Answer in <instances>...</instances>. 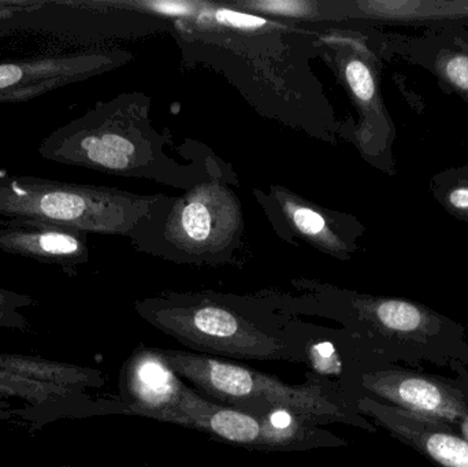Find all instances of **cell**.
<instances>
[{"mask_svg": "<svg viewBox=\"0 0 468 467\" xmlns=\"http://www.w3.org/2000/svg\"><path fill=\"white\" fill-rule=\"evenodd\" d=\"M285 314H313L340 324L382 364L423 362L468 376L466 328L420 302L374 296L332 285L307 284L297 298H278Z\"/></svg>", "mask_w": 468, "mask_h": 467, "instance_id": "obj_1", "label": "cell"}, {"mask_svg": "<svg viewBox=\"0 0 468 467\" xmlns=\"http://www.w3.org/2000/svg\"><path fill=\"white\" fill-rule=\"evenodd\" d=\"M136 312L192 353L305 365L300 320L275 296L169 292L137 302Z\"/></svg>", "mask_w": 468, "mask_h": 467, "instance_id": "obj_2", "label": "cell"}, {"mask_svg": "<svg viewBox=\"0 0 468 467\" xmlns=\"http://www.w3.org/2000/svg\"><path fill=\"white\" fill-rule=\"evenodd\" d=\"M158 353L195 391L219 405L258 417L288 410L319 425L344 424L368 433L378 430L359 414L354 399L324 378L307 375L305 383L292 386L252 367L205 354L169 348H158Z\"/></svg>", "mask_w": 468, "mask_h": 467, "instance_id": "obj_3", "label": "cell"}, {"mask_svg": "<svg viewBox=\"0 0 468 467\" xmlns=\"http://www.w3.org/2000/svg\"><path fill=\"white\" fill-rule=\"evenodd\" d=\"M161 196L112 186L63 183L0 172V217L46 221L79 232L132 236L162 210Z\"/></svg>", "mask_w": 468, "mask_h": 467, "instance_id": "obj_4", "label": "cell"}, {"mask_svg": "<svg viewBox=\"0 0 468 467\" xmlns=\"http://www.w3.org/2000/svg\"><path fill=\"white\" fill-rule=\"evenodd\" d=\"M147 101L121 95L55 129L41 142L46 161L125 177H147L158 164V136L148 122Z\"/></svg>", "mask_w": 468, "mask_h": 467, "instance_id": "obj_5", "label": "cell"}, {"mask_svg": "<svg viewBox=\"0 0 468 467\" xmlns=\"http://www.w3.org/2000/svg\"><path fill=\"white\" fill-rule=\"evenodd\" d=\"M351 399L370 398L459 433L468 419V376L444 377L418 367L381 364L357 370L343 384Z\"/></svg>", "mask_w": 468, "mask_h": 467, "instance_id": "obj_6", "label": "cell"}, {"mask_svg": "<svg viewBox=\"0 0 468 467\" xmlns=\"http://www.w3.org/2000/svg\"><path fill=\"white\" fill-rule=\"evenodd\" d=\"M242 230L239 200L216 181L200 184L175 200L161 224L169 255L191 263L224 262Z\"/></svg>", "mask_w": 468, "mask_h": 467, "instance_id": "obj_7", "label": "cell"}, {"mask_svg": "<svg viewBox=\"0 0 468 467\" xmlns=\"http://www.w3.org/2000/svg\"><path fill=\"white\" fill-rule=\"evenodd\" d=\"M112 51L51 52L0 62V104L22 103L117 68Z\"/></svg>", "mask_w": 468, "mask_h": 467, "instance_id": "obj_8", "label": "cell"}, {"mask_svg": "<svg viewBox=\"0 0 468 467\" xmlns=\"http://www.w3.org/2000/svg\"><path fill=\"white\" fill-rule=\"evenodd\" d=\"M186 383L158 353L137 345L120 376V399L128 416L147 417L172 424Z\"/></svg>", "mask_w": 468, "mask_h": 467, "instance_id": "obj_9", "label": "cell"}, {"mask_svg": "<svg viewBox=\"0 0 468 467\" xmlns=\"http://www.w3.org/2000/svg\"><path fill=\"white\" fill-rule=\"evenodd\" d=\"M368 52H346L343 74L346 87L360 112V147L379 169L395 175L393 143L396 128L379 90L376 63Z\"/></svg>", "mask_w": 468, "mask_h": 467, "instance_id": "obj_10", "label": "cell"}, {"mask_svg": "<svg viewBox=\"0 0 468 467\" xmlns=\"http://www.w3.org/2000/svg\"><path fill=\"white\" fill-rule=\"evenodd\" d=\"M357 411L377 428L411 447L434 465L468 467V441L452 428L422 419L370 398L355 399Z\"/></svg>", "mask_w": 468, "mask_h": 467, "instance_id": "obj_11", "label": "cell"}, {"mask_svg": "<svg viewBox=\"0 0 468 467\" xmlns=\"http://www.w3.org/2000/svg\"><path fill=\"white\" fill-rule=\"evenodd\" d=\"M0 251L76 276L90 258L87 233L37 219L0 217Z\"/></svg>", "mask_w": 468, "mask_h": 467, "instance_id": "obj_12", "label": "cell"}, {"mask_svg": "<svg viewBox=\"0 0 468 467\" xmlns=\"http://www.w3.org/2000/svg\"><path fill=\"white\" fill-rule=\"evenodd\" d=\"M388 48L410 65L429 71L447 92L468 104V29L442 27L420 35H392Z\"/></svg>", "mask_w": 468, "mask_h": 467, "instance_id": "obj_13", "label": "cell"}, {"mask_svg": "<svg viewBox=\"0 0 468 467\" xmlns=\"http://www.w3.org/2000/svg\"><path fill=\"white\" fill-rule=\"evenodd\" d=\"M172 424L207 433L230 446L267 452L266 436L258 416L213 402L186 384Z\"/></svg>", "mask_w": 468, "mask_h": 467, "instance_id": "obj_14", "label": "cell"}, {"mask_svg": "<svg viewBox=\"0 0 468 467\" xmlns=\"http://www.w3.org/2000/svg\"><path fill=\"white\" fill-rule=\"evenodd\" d=\"M346 14L360 21L396 27H468V0H362L348 5Z\"/></svg>", "mask_w": 468, "mask_h": 467, "instance_id": "obj_15", "label": "cell"}, {"mask_svg": "<svg viewBox=\"0 0 468 467\" xmlns=\"http://www.w3.org/2000/svg\"><path fill=\"white\" fill-rule=\"evenodd\" d=\"M275 199L280 205L281 216L304 240L340 260H348L356 251L357 240L365 230L356 219L341 214H326L321 208L281 192Z\"/></svg>", "mask_w": 468, "mask_h": 467, "instance_id": "obj_16", "label": "cell"}, {"mask_svg": "<svg viewBox=\"0 0 468 467\" xmlns=\"http://www.w3.org/2000/svg\"><path fill=\"white\" fill-rule=\"evenodd\" d=\"M434 200L453 218L468 222V173L461 166L437 173L431 178Z\"/></svg>", "mask_w": 468, "mask_h": 467, "instance_id": "obj_17", "label": "cell"}, {"mask_svg": "<svg viewBox=\"0 0 468 467\" xmlns=\"http://www.w3.org/2000/svg\"><path fill=\"white\" fill-rule=\"evenodd\" d=\"M47 0H0V33L41 30Z\"/></svg>", "mask_w": 468, "mask_h": 467, "instance_id": "obj_18", "label": "cell"}, {"mask_svg": "<svg viewBox=\"0 0 468 467\" xmlns=\"http://www.w3.org/2000/svg\"><path fill=\"white\" fill-rule=\"evenodd\" d=\"M13 402H21L22 405L30 409V425H32L33 430L43 428L40 408L32 399V397L27 395V392L0 380V421L14 419V417H19V419L27 421V411L22 408H14Z\"/></svg>", "mask_w": 468, "mask_h": 467, "instance_id": "obj_19", "label": "cell"}, {"mask_svg": "<svg viewBox=\"0 0 468 467\" xmlns=\"http://www.w3.org/2000/svg\"><path fill=\"white\" fill-rule=\"evenodd\" d=\"M37 302L25 293L0 288V328L14 329L27 334L32 332V325L27 320L22 310L35 306Z\"/></svg>", "mask_w": 468, "mask_h": 467, "instance_id": "obj_20", "label": "cell"}, {"mask_svg": "<svg viewBox=\"0 0 468 467\" xmlns=\"http://www.w3.org/2000/svg\"><path fill=\"white\" fill-rule=\"evenodd\" d=\"M239 5L261 11V13L277 14V16H311L315 5L310 2H296V0H263V2L239 3Z\"/></svg>", "mask_w": 468, "mask_h": 467, "instance_id": "obj_21", "label": "cell"}, {"mask_svg": "<svg viewBox=\"0 0 468 467\" xmlns=\"http://www.w3.org/2000/svg\"><path fill=\"white\" fill-rule=\"evenodd\" d=\"M211 18L217 24L227 25V27H236V29H258L267 24L266 19L250 14L239 13V11L229 10V8H216L210 11Z\"/></svg>", "mask_w": 468, "mask_h": 467, "instance_id": "obj_22", "label": "cell"}, {"mask_svg": "<svg viewBox=\"0 0 468 467\" xmlns=\"http://www.w3.org/2000/svg\"><path fill=\"white\" fill-rule=\"evenodd\" d=\"M143 5L150 11L170 16H192L203 7L202 3L197 2H147L143 3Z\"/></svg>", "mask_w": 468, "mask_h": 467, "instance_id": "obj_23", "label": "cell"}, {"mask_svg": "<svg viewBox=\"0 0 468 467\" xmlns=\"http://www.w3.org/2000/svg\"><path fill=\"white\" fill-rule=\"evenodd\" d=\"M459 435H461L462 438L464 439V440L468 441V419L467 421L464 422L463 425H462L461 430H459Z\"/></svg>", "mask_w": 468, "mask_h": 467, "instance_id": "obj_24", "label": "cell"}, {"mask_svg": "<svg viewBox=\"0 0 468 467\" xmlns=\"http://www.w3.org/2000/svg\"><path fill=\"white\" fill-rule=\"evenodd\" d=\"M462 169L464 170V172L468 173V161L466 162V164L464 165H462Z\"/></svg>", "mask_w": 468, "mask_h": 467, "instance_id": "obj_25", "label": "cell"}, {"mask_svg": "<svg viewBox=\"0 0 468 467\" xmlns=\"http://www.w3.org/2000/svg\"><path fill=\"white\" fill-rule=\"evenodd\" d=\"M57 467H88V466H71V465H65V466H57Z\"/></svg>", "mask_w": 468, "mask_h": 467, "instance_id": "obj_26", "label": "cell"}, {"mask_svg": "<svg viewBox=\"0 0 468 467\" xmlns=\"http://www.w3.org/2000/svg\"><path fill=\"white\" fill-rule=\"evenodd\" d=\"M236 467H248V466H236Z\"/></svg>", "mask_w": 468, "mask_h": 467, "instance_id": "obj_27", "label": "cell"}]
</instances>
